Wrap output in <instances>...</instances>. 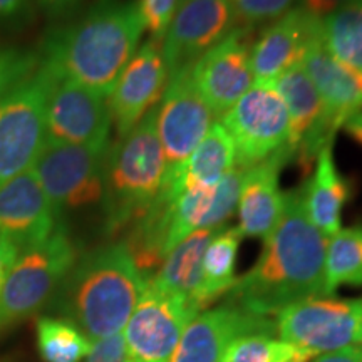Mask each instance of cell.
I'll use <instances>...</instances> for the list:
<instances>
[{"instance_id":"13","label":"cell","mask_w":362,"mask_h":362,"mask_svg":"<svg viewBox=\"0 0 362 362\" xmlns=\"http://www.w3.org/2000/svg\"><path fill=\"white\" fill-rule=\"evenodd\" d=\"M111 126L106 96L74 81L54 79L45 104V139L79 146H107Z\"/></svg>"},{"instance_id":"18","label":"cell","mask_w":362,"mask_h":362,"mask_svg":"<svg viewBox=\"0 0 362 362\" xmlns=\"http://www.w3.org/2000/svg\"><path fill=\"white\" fill-rule=\"evenodd\" d=\"M322 37V19L302 7H292L272 21L252 45L255 83L274 84L280 76L300 66L312 42Z\"/></svg>"},{"instance_id":"22","label":"cell","mask_w":362,"mask_h":362,"mask_svg":"<svg viewBox=\"0 0 362 362\" xmlns=\"http://www.w3.org/2000/svg\"><path fill=\"white\" fill-rule=\"evenodd\" d=\"M302 67L322 98L337 131L351 116L362 111V74L337 61L325 49L322 37L312 42Z\"/></svg>"},{"instance_id":"1","label":"cell","mask_w":362,"mask_h":362,"mask_svg":"<svg viewBox=\"0 0 362 362\" xmlns=\"http://www.w3.org/2000/svg\"><path fill=\"white\" fill-rule=\"evenodd\" d=\"M325 248L327 238L310 223L300 187L291 189L257 264L226 293L228 304L272 317L288 305L325 297Z\"/></svg>"},{"instance_id":"20","label":"cell","mask_w":362,"mask_h":362,"mask_svg":"<svg viewBox=\"0 0 362 362\" xmlns=\"http://www.w3.org/2000/svg\"><path fill=\"white\" fill-rule=\"evenodd\" d=\"M245 168H235L215 187H189L171 200L168 210V253L198 230L221 228L238 206Z\"/></svg>"},{"instance_id":"30","label":"cell","mask_w":362,"mask_h":362,"mask_svg":"<svg viewBox=\"0 0 362 362\" xmlns=\"http://www.w3.org/2000/svg\"><path fill=\"white\" fill-rule=\"evenodd\" d=\"M315 354L272 336H243L226 347L221 362H310Z\"/></svg>"},{"instance_id":"2","label":"cell","mask_w":362,"mask_h":362,"mask_svg":"<svg viewBox=\"0 0 362 362\" xmlns=\"http://www.w3.org/2000/svg\"><path fill=\"white\" fill-rule=\"evenodd\" d=\"M143 34L138 0H96L78 21L45 34L39 61L56 78L110 98Z\"/></svg>"},{"instance_id":"5","label":"cell","mask_w":362,"mask_h":362,"mask_svg":"<svg viewBox=\"0 0 362 362\" xmlns=\"http://www.w3.org/2000/svg\"><path fill=\"white\" fill-rule=\"evenodd\" d=\"M78 260L64 223L51 237L21 248L0 296V330L22 322L56 296Z\"/></svg>"},{"instance_id":"17","label":"cell","mask_w":362,"mask_h":362,"mask_svg":"<svg viewBox=\"0 0 362 362\" xmlns=\"http://www.w3.org/2000/svg\"><path fill=\"white\" fill-rule=\"evenodd\" d=\"M275 322L233 304L208 309L187 325L171 362H221L226 347L243 336H272Z\"/></svg>"},{"instance_id":"9","label":"cell","mask_w":362,"mask_h":362,"mask_svg":"<svg viewBox=\"0 0 362 362\" xmlns=\"http://www.w3.org/2000/svg\"><path fill=\"white\" fill-rule=\"evenodd\" d=\"M220 123L235 144L238 168H252L287 148L288 112L274 84H253Z\"/></svg>"},{"instance_id":"34","label":"cell","mask_w":362,"mask_h":362,"mask_svg":"<svg viewBox=\"0 0 362 362\" xmlns=\"http://www.w3.org/2000/svg\"><path fill=\"white\" fill-rule=\"evenodd\" d=\"M88 362H126L124 334L117 332L110 337L90 341Z\"/></svg>"},{"instance_id":"3","label":"cell","mask_w":362,"mask_h":362,"mask_svg":"<svg viewBox=\"0 0 362 362\" xmlns=\"http://www.w3.org/2000/svg\"><path fill=\"white\" fill-rule=\"evenodd\" d=\"M146 282L126 243H107L76 260L52 304L89 341H98L123 332Z\"/></svg>"},{"instance_id":"40","label":"cell","mask_w":362,"mask_h":362,"mask_svg":"<svg viewBox=\"0 0 362 362\" xmlns=\"http://www.w3.org/2000/svg\"><path fill=\"white\" fill-rule=\"evenodd\" d=\"M342 129L346 131L351 138H354L357 143L362 144V111L357 115L351 116L342 126Z\"/></svg>"},{"instance_id":"11","label":"cell","mask_w":362,"mask_h":362,"mask_svg":"<svg viewBox=\"0 0 362 362\" xmlns=\"http://www.w3.org/2000/svg\"><path fill=\"white\" fill-rule=\"evenodd\" d=\"M214 117L193 83L192 69L170 76L165 93L156 104V133L166 160L165 185L178 175L205 138L215 123Z\"/></svg>"},{"instance_id":"23","label":"cell","mask_w":362,"mask_h":362,"mask_svg":"<svg viewBox=\"0 0 362 362\" xmlns=\"http://www.w3.org/2000/svg\"><path fill=\"white\" fill-rule=\"evenodd\" d=\"M302 202L310 223L330 238L342 228V211L352 198V181L337 170L334 139L317 155L314 170L300 185Z\"/></svg>"},{"instance_id":"21","label":"cell","mask_w":362,"mask_h":362,"mask_svg":"<svg viewBox=\"0 0 362 362\" xmlns=\"http://www.w3.org/2000/svg\"><path fill=\"white\" fill-rule=\"evenodd\" d=\"M288 161L292 156L284 148L269 160L245 168L237 206L242 237L265 240L282 218L285 192L280 188V175Z\"/></svg>"},{"instance_id":"6","label":"cell","mask_w":362,"mask_h":362,"mask_svg":"<svg viewBox=\"0 0 362 362\" xmlns=\"http://www.w3.org/2000/svg\"><path fill=\"white\" fill-rule=\"evenodd\" d=\"M54 74L37 71L0 103V187L30 170L45 141V104Z\"/></svg>"},{"instance_id":"12","label":"cell","mask_w":362,"mask_h":362,"mask_svg":"<svg viewBox=\"0 0 362 362\" xmlns=\"http://www.w3.org/2000/svg\"><path fill=\"white\" fill-rule=\"evenodd\" d=\"M240 25L230 0H178L161 40L168 72L192 69L203 54Z\"/></svg>"},{"instance_id":"24","label":"cell","mask_w":362,"mask_h":362,"mask_svg":"<svg viewBox=\"0 0 362 362\" xmlns=\"http://www.w3.org/2000/svg\"><path fill=\"white\" fill-rule=\"evenodd\" d=\"M220 228L198 230L171 248L151 279L155 287L185 298L202 312L200 292L203 284V257L211 238Z\"/></svg>"},{"instance_id":"15","label":"cell","mask_w":362,"mask_h":362,"mask_svg":"<svg viewBox=\"0 0 362 362\" xmlns=\"http://www.w3.org/2000/svg\"><path fill=\"white\" fill-rule=\"evenodd\" d=\"M274 86L288 112V153L304 175H310L317 155L337 129L302 64L280 76Z\"/></svg>"},{"instance_id":"26","label":"cell","mask_w":362,"mask_h":362,"mask_svg":"<svg viewBox=\"0 0 362 362\" xmlns=\"http://www.w3.org/2000/svg\"><path fill=\"white\" fill-rule=\"evenodd\" d=\"M242 233L237 226H221L211 242L208 243L203 257V284L200 292L202 310L226 296L237 282L238 248L242 243Z\"/></svg>"},{"instance_id":"14","label":"cell","mask_w":362,"mask_h":362,"mask_svg":"<svg viewBox=\"0 0 362 362\" xmlns=\"http://www.w3.org/2000/svg\"><path fill=\"white\" fill-rule=\"evenodd\" d=\"M253 42L255 27L238 25L192 67L193 83L214 116H223L255 84L252 71Z\"/></svg>"},{"instance_id":"32","label":"cell","mask_w":362,"mask_h":362,"mask_svg":"<svg viewBox=\"0 0 362 362\" xmlns=\"http://www.w3.org/2000/svg\"><path fill=\"white\" fill-rule=\"evenodd\" d=\"M240 25L270 24L293 7L296 0H230Z\"/></svg>"},{"instance_id":"28","label":"cell","mask_w":362,"mask_h":362,"mask_svg":"<svg viewBox=\"0 0 362 362\" xmlns=\"http://www.w3.org/2000/svg\"><path fill=\"white\" fill-rule=\"evenodd\" d=\"M362 285V226L341 228L327 240L325 248V297L339 287Z\"/></svg>"},{"instance_id":"16","label":"cell","mask_w":362,"mask_h":362,"mask_svg":"<svg viewBox=\"0 0 362 362\" xmlns=\"http://www.w3.org/2000/svg\"><path fill=\"white\" fill-rule=\"evenodd\" d=\"M170 72L161 44L149 37L136 51L112 88L107 104L117 139L124 138L160 103Z\"/></svg>"},{"instance_id":"25","label":"cell","mask_w":362,"mask_h":362,"mask_svg":"<svg viewBox=\"0 0 362 362\" xmlns=\"http://www.w3.org/2000/svg\"><path fill=\"white\" fill-rule=\"evenodd\" d=\"M237 166L235 144L223 124L215 121L178 175L165 185L163 193L173 198L189 187H215Z\"/></svg>"},{"instance_id":"7","label":"cell","mask_w":362,"mask_h":362,"mask_svg":"<svg viewBox=\"0 0 362 362\" xmlns=\"http://www.w3.org/2000/svg\"><path fill=\"white\" fill-rule=\"evenodd\" d=\"M110 146H79L45 139L33 170L61 218L67 210L103 200Z\"/></svg>"},{"instance_id":"27","label":"cell","mask_w":362,"mask_h":362,"mask_svg":"<svg viewBox=\"0 0 362 362\" xmlns=\"http://www.w3.org/2000/svg\"><path fill=\"white\" fill-rule=\"evenodd\" d=\"M322 40L337 61L362 74V0H346L324 17Z\"/></svg>"},{"instance_id":"29","label":"cell","mask_w":362,"mask_h":362,"mask_svg":"<svg viewBox=\"0 0 362 362\" xmlns=\"http://www.w3.org/2000/svg\"><path fill=\"white\" fill-rule=\"evenodd\" d=\"M37 347L45 362H79L88 357L90 341L74 324L42 317L37 320Z\"/></svg>"},{"instance_id":"4","label":"cell","mask_w":362,"mask_h":362,"mask_svg":"<svg viewBox=\"0 0 362 362\" xmlns=\"http://www.w3.org/2000/svg\"><path fill=\"white\" fill-rule=\"evenodd\" d=\"M166 160L156 133V106L111 144L104 168L103 210L111 233L131 226L161 197Z\"/></svg>"},{"instance_id":"39","label":"cell","mask_w":362,"mask_h":362,"mask_svg":"<svg viewBox=\"0 0 362 362\" xmlns=\"http://www.w3.org/2000/svg\"><path fill=\"white\" fill-rule=\"evenodd\" d=\"M310 362H362V346L327 352V354L315 357V359Z\"/></svg>"},{"instance_id":"10","label":"cell","mask_w":362,"mask_h":362,"mask_svg":"<svg viewBox=\"0 0 362 362\" xmlns=\"http://www.w3.org/2000/svg\"><path fill=\"white\" fill-rule=\"evenodd\" d=\"M200 314L193 304L151 282L124 327L126 362H171L187 325Z\"/></svg>"},{"instance_id":"38","label":"cell","mask_w":362,"mask_h":362,"mask_svg":"<svg viewBox=\"0 0 362 362\" xmlns=\"http://www.w3.org/2000/svg\"><path fill=\"white\" fill-rule=\"evenodd\" d=\"M304 11L312 13L314 17H319V19H324L329 13H332L336 8L342 6L346 0H298Z\"/></svg>"},{"instance_id":"36","label":"cell","mask_w":362,"mask_h":362,"mask_svg":"<svg viewBox=\"0 0 362 362\" xmlns=\"http://www.w3.org/2000/svg\"><path fill=\"white\" fill-rule=\"evenodd\" d=\"M84 0H35L40 11L52 21H66L79 12Z\"/></svg>"},{"instance_id":"31","label":"cell","mask_w":362,"mask_h":362,"mask_svg":"<svg viewBox=\"0 0 362 362\" xmlns=\"http://www.w3.org/2000/svg\"><path fill=\"white\" fill-rule=\"evenodd\" d=\"M40 64L39 54L0 44V103L29 79Z\"/></svg>"},{"instance_id":"19","label":"cell","mask_w":362,"mask_h":362,"mask_svg":"<svg viewBox=\"0 0 362 362\" xmlns=\"http://www.w3.org/2000/svg\"><path fill=\"white\" fill-rule=\"evenodd\" d=\"M61 223L33 168L0 187V237L25 248L51 237Z\"/></svg>"},{"instance_id":"8","label":"cell","mask_w":362,"mask_h":362,"mask_svg":"<svg viewBox=\"0 0 362 362\" xmlns=\"http://www.w3.org/2000/svg\"><path fill=\"white\" fill-rule=\"evenodd\" d=\"M275 329L282 341L315 356L362 346V298L298 302L279 312Z\"/></svg>"},{"instance_id":"37","label":"cell","mask_w":362,"mask_h":362,"mask_svg":"<svg viewBox=\"0 0 362 362\" xmlns=\"http://www.w3.org/2000/svg\"><path fill=\"white\" fill-rule=\"evenodd\" d=\"M19 252L21 248L17 247L16 243H12L11 240L0 237V296H2L7 275L8 272H11L17 255H19Z\"/></svg>"},{"instance_id":"35","label":"cell","mask_w":362,"mask_h":362,"mask_svg":"<svg viewBox=\"0 0 362 362\" xmlns=\"http://www.w3.org/2000/svg\"><path fill=\"white\" fill-rule=\"evenodd\" d=\"M34 0H0V27L22 25L33 19Z\"/></svg>"},{"instance_id":"33","label":"cell","mask_w":362,"mask_h":362,"mask_svg":"<svg viewBox=\"0 0 362 362\" xmlns=\"http://www.w3.org/2000/svg\"><path fill=\"white\" fill-rule=\"evenodd\" d=\"M178 0H138L144 30L151 34V39L161 44L176 8Z\"/></svg>"}]
</instances>
